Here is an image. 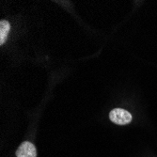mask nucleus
Segmentation results:
<instances>
[{"label":"nucleus","mask_w":157,"mask_h":157,"mask_svg":"<svg viewBox=\"0 0 157 157\" xmlns=\"http://www.w3.org/2000/svg\"><path fill=\"white\" fill-rule=\"evenodd\" d=\"M109 119L118 125H125L132 121V115L125 109L114 108L109 113Z\"/></svg>","instance_id":"obj_1"},{"label":"nucleus","mask_w":157,"mask_h":157,"mask_svg":"<svg viewBox=\"0 0 157 157\" xmlns=\"http://www.w3.org/2000/svg\"><path fill=\"white\" fill-rule=\"evenodd\" d=\"M16 157H37V150L29 141H24L16 151Z\"/></svg>","instance_id":"obj_2"},{"label":"nucleus","mask_w":157,"mask_h":157,"mask_svg":"<svg viewBox=\"0 0 157 157\" xmlns=\"http://www.w3.org/2000/svg\"><path fill=\"white\" fill-rule=\"evenodd\" d=\"M10 29V25L8 21L2 20L0 22V44H3L6 41Z\"/></svg>","instance_id":"obj_3"}]
</instances>
